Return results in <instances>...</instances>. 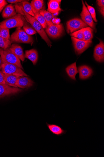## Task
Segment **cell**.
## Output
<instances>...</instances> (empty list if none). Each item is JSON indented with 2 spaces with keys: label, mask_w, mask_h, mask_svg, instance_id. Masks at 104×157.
I'll list each match as a JSON object with an SVG mask.
<instances>
[{
  "label": "cell",
  "mask_w": 104,
  "mask_h": 157,
  "mask_svg": "<svg viewBox=\"0 0 104 157\" xmlns=\"http://www.w3.org/2000/svg\"><path fill=\"white\" fill-rule=\"evenodd\" d=\"M8 4L5 0H0V12H1L4 8Z\"/></svg>",
  "instance_id": "4dcf8cb0"
},
{
  "label": "cell",
  "mask_w": 104,
  "mask_h": 157,
  "mask_svg": "<svg viewBox=\"0 0 104 157\" xmlns=\"http://www.w3.org/2000/svg\"><path fill=\"white\" fill-rule=\"evenodd\" d=\"M34 82L27 77H20L17 80L16 85L17 87L26 88L30 87L33 86Z\"/></svg>",
  "instance_id": "5bb4252c"
},
{
  "label": "cell",
  "mask_w": 104,
  "mask_h": 157,
  "mask_svg": "<svg viewBox=\"0 0 104 157\" xmlns=\"http://www.w3.org/2000/svg\"><path fill=\"white\" fill-rule=\"evenodd\" d=\"M21 10L20 13L25 16L27 21L30 24L35 30L37 32L43 39L47 43L48 45L50 47L52 46V42L49 39L46 33L44 30L40 23L34 17L30 15L24 10L22 6H20Z\"/></svg>",
  "instance_id": "6da1fadb"
},
{
  "label": "cell",
  "mask_w": 104,
  "mask_h": 157,
  "mask_svg": "<svg viewBox=\"0 0 104 157\" xmlns=\"http://www.w3.org/2000/svg\"><path fill=\"white\" fill-rule=\"evenodd\" d=\"M60 19H55L54 24L59 25L60 22Z\"/></svg>",
  "instance_id": "e575fe53"
},
{
  "label": "cell",
  "mask_w": 104,
  "mask_h": 157,
  "mask_svg": "<svg viewBox=\"0 0 104 157\" xmlns=\"http://www.w3.org/2000/svg\"><path fill=\"white\" fill-rule=\"evenodd\" d=\"M21 91L18 88L11 87L6 84H0V98L17 93Z\"/></svg>",
  "instance_id": "30bf717a"
},
{
  "label": "cell",
  "mask_w": 104,
  "mask_h": 157,
  "mask_svg": "<svg viewBox=\"0 0 104 157\" xmlns=\"http://www.w3.org/2000/svg\"><path fill=\"white\" fill-rule=\"evenodd\" d=\"M84 35V40L92 41L93 37V31L92 28L87 27L82 29Z\"/></svg>",
  "instance_id": "cb8c5ba5"
},
{
  "label": "cell",
  "mask_w": 104,
  "mask_h": 157,
  "mask_svg": "<svg viewBox=\"0 0 104 157\" xmlns=\"http://www.w3.org/2000/svg\"><path fill=\"white\" fill-rule=\"evenodd\" d=\"M2 71L4 74L12 75L20 77L27 76L22 69L16 65L2 63Z\"/></svg>",
  "instance_id": "5b68a950"
},
{
  "label": "cell",
  "mask_w": 104,
  "mask_h": 157,
  "mask_svg": "<svg viewBox=\"0 0 104 157\" xmlns=\"http://www.w3.org/2000/svg\"><path fill=\"white\" fill-rule=\"evenodd\" d=\"M34 14L39 13L43 9L44 2L42 0H33L30 3Z\"/></svg>",
  "instance_id": "44dd1931"
},
{
  "label": "cell",
  "mask_w": 104,
  "mask_h": 157,
  "mask_svg": "<svg viewBox=\"0 0 104 157\" xmlns=\"http://www.w3.org/2000/svg\"><path fill=\"white\" fill-rule=\"evenodd\" d=\"M97 1L98 6L100 8H104V0H98Z\"/></svg>",
  "instance_id": "d6a6232c"
},
{
  "label": "cell",
  "mask_w": 104,
  "mask_h": 157,
  "mask_svg": "<svg viewBox=\"0 0 104 157\" xmlns=\"http://www.w3.org/2000/svg\"><path fill=\"white\" fill-rule=\"evenodd\" d=\"M70 35L72 37L78 39L84 40V35L82 29H81L72 33L70 34Z\"/></svg>",
  "instance_id": "83f0119b"
},
{
  "label": "cell",
  "mask_w": 104,
  "mask_h": 157,
  "mask_svg": "<svg viewBox=\"0 0 104 157\" xmlns=\"http://www.w3.org/2000/svg\"><path fill=\"white\" fill-rule=\"evenodd\" d=\"M11 44V42L9 39L0 36V47L4 50L8 48Z\"/></svg>",
  "instance_id": "484cf974"
},
{
  "label": "cell",
  "mask_w": 104,
  "mask_h": 157,
  "mask_svg": "<svg viewBox=\"0 0 104 157\" xmlns=\"http://www.w3.org/2000/svg\"><path fill=\"white\" fill-rule=\"evenodd\" d=\"M0 55L2 63L15 65L23 69L20 60L10 48L5 50L2 48L0 49Z\"/></svg>",
  "instance_id": "7a4b0ae2"
},
{
  "label": "cell",
  "mask_w": 104,
  "mask_h": 157,
  "mask_svg": "<svg viewBox=\"0 0 104 157\" xmlns=\"http://www.w3.org/2000/svg\"><path fill=\"white\" fill-rule=\"evenodd\" d=\"M16 15L15 9L12 4H9L6 6L2 13V17L6 18H11Z\"/></svg>",
  "instance_id": "d6986e66"
},
{
  "label": "cell",
  "mask_w": 104,
  "mask_h": 157,
  "mask_svg": "<svg viewBox=\"0 0 104 157\" xmlns=\"http://www.w3.org/2000/svg\"><path fill=\"white\" fill-rule=\"evenodd\" d=\"M78 69L79 74V78L81 79H87L93 75L92 69L88 66H81L79 67Z\"/></svg>",
  "instance_id": "7c38bea8"
},
{
  "label": "cell",
  "mask_w": 104,
  "mask_h": 157,
  "mask_svg": "<svg viewBox=\"0 0 104 157\" xmlns=\"http://www.w3.org/2000/svg\"><path fill=\"white\" fill-rule=\"evenodd\" d=\"M100 40L99 43L95 48L94 56L96 61L102 63L104 60V44L102 41Z\"/></svg>",
  "instance_id": "8fae6325"
},
{
  "label": "cell",
  "mask_w": 104,
  "mask_h": 157,
  "mask_svg": "<svg viewBox=\"0 0 104 157\" xmlns=\"http://www.w3.org/2000/svg\"><path fill=\"white\" fill-rule=\"evenodd\" d=\"M21 14H17L12 17L0 22V28L9 29L13 28L20 27L23 25Z\"/></svg>",
  "instance_id": "277c9868"
},
{
  "label": "cell",
  "mask_w": 104,
  "mask_h": 157,
  "mask_svg": "<svg viewBox=\"0 0 104 157\" xmlns=\"http://www.w3.org/2000/svg\"><path fill=\"white\" fill-rule=\"evenodd\" d=\"M24 56L25 58L30 60L34 65L36 64L38 58V53L36 50L32 49L26 51Z\"/></svg>",
  "instance_id": "2e32d148"
},
{
  "label": "cell",
  "mask_w": 104,
  "mask_h": 157,
  "mask_svg": "<svg viewBox=\"0 0 104 157\" xmlns=\"http://www.w3.org/2000/svg\"><path fill=\"white\" fill-rule=\"evenodd\" d=\"M12 51L15 54L18 58L22 61L25 60V56L22 48L17 45L13 44L10 48Z\"/></svg>",
  "instance_id": "ac0fdd59"
},
{
  "label": "cell",
  "mask_w": 104,
  "mask_h": 157,
  "mask_svg": "<svg viewBox=\"0 0 104 157\" xmlns=\"http://www.w3.org/2000/svg\"><path fill=\"white\" fill-rule=\"evenodd\" d=\"M10 40L11 42H16L21 43L33 44V37L28 35L21 27H18L16 31L10 36Z\"/></svg>",
  "instance_id": "3957f363"
},
{
  "label": "cell",
  "mask_w": 104,
  "mask_h": 157,
  "mask_svg": "<svg viewBox=\"0 0 104 157\" xmlns=\"http://www.w3.org/2000/svg\"><path fill=\"white\" fill-rule=\"evenodd\" d=\"M67 33H72L88 27V25L79 18H74L68 21L66 23Z\"/></svg>",
  "instance_id": "52a82bcc"
},
{
  "label": "cell",
  "mask_w": 104,
  "mask_h": 157,
  "mask_svg": "<svg viewBox=\"0 0 104 157\" xmlns=\"http://www.w3.org/2000/svg\"><path fill=\"white\" fill-rule=\"evenodd\" d=\"M2 60L1 58V55H0V71H1V70L2 69Z\"/></svg>",
  "instance_id": "8d00e7d4"
},
{
  "label": "cell",
  "mask_w": 104,
  "mask_h": 157,
  "mask_svg": "<svg viewBox=\"0 0 104 157\" xmlns=\"http://www.w3.org/2000/svg\"><path fill=\"white\" fill-rule=\"evenodd\" d=\"M39 13L46 20L48 26L54 24L52 22V20L54 18L55 16L53 14L44 10H42L40 11Z\"/></svg>",
  "instance_id": "7402d4cb"
},
{
  "label": "cell",
  "mask_w": 104,
  "mask_h": 157,
  "mask_svg": "<svg viewBox=\"0 0 104 157\" xmlns=\"http://www.w3.org/2000/svg\"><path fill=\"white\" fill-rule=\"evenodd\" d=\"M26 1H22V0H8L7 1L11 4L15 3L17 2H22Z\"/></svg>",
  "instance_id": "836d02e7"
},
{
  "label": "cell",
  "mask_w": 104,
  "mask_h": 157,
  "mask_svg": "<svg viewBox=\"0 0 104 157\" xmlns=\"http://www.w3.org/2000/svg\"><path fill=\"white\" fill-rule=\"evenodd\" d=\"M66 70L68 76L72 80H76V76L78 71L77 66L76 62L74 63L67 67Z\"/></svg>",
  "instance_id": "e0dca14e"
},
{
  "label": "cell",
  "mask_w": 104,
  "mask_h": 157,
  "mask_svg": "<svg viewBox=\"0 0 104 157\" xmlns=\"http://www.w3.org/2000/svg\"><path fill=\"white\" fill-rule=\"evenodd\" d=\"M22 6L25 11L30 15L34 17V14L33 12L30 4L25 1L22 2Z\"/></svg>",
  "instance_id": "d4e9b609"
},
{
  "label": "cell",
  "mask_w": 104,
  "mask_h": 157,
  "mask_svg": "<svg viewBox=\"0 0 104 157\" xmlns=\"http://www.w3.org/2000/svg\"><path fill=\"white\" fill-rule=\"evenodd\" d=\"M82 3L83 9L80 15L82 21L88 25L95 30V23L94 22L91 14L89 13L83 1H82Z\"/></svg>",
  "instance_id": "9c48e42d"
},
{
  "label": "cell",
  "mask_w": 104,
  "mask_h": 157,
  "mask_svg": "<svg viewBox=\"0 0 104 157\" xmlns=\"http://www.w3.org/2000/svg\"><path fill=\"white\" fill-rule=\"evenodd\" d=\"M85 3L87 6V8L89 13L91 14L93 19L94 21L95 22H97L98 21L97 20L96 18V14L95 9L93 7L90 6H89L86 2H85Z\"/></svg>",
  "instance_id": "f1b7e54d"
},
{
  "label": "cell",
  "mask_w": 104,
  "mask_h": 157,
  "mask_svg": "<svg viewBox=\"0 0 104 157\" xmlns=\"http://www.w3.org/2000/svg\"><path fill=\"white\" fill-rule=\"evenodd\" d=\"M20 77L12 75L5 74V80L6 84L11 87L18 88L16 85L17 80Z\"/></svg>",
  "instance_id": "ffe728a7"
},
{
  "label": "cell",
  "mask_w": 104,
  "mask_h": 157,
  "mask_svg": "<svg viewBox=\"0 0 104 157\" xmlns=\"http://www.w3.org/2000/svg\"><path fill=\"white\" fill-rule=\"evenodd\" d=\"M22 17L23 23V29L26 33L29 35H33L36 34L37 32L33 27L27 23L23 16Z\"/></svg>",
  "instance_id": "603a6c76"
},
{
  "label": "cell",
  "mask_w": 104,
  "mask_h": 157,
  "mask_svg": "<svg viewBox=\"0 0 104 157\" xmlns=\"http://www.w3.org/2000/svg\"><path fill=\"white\" fill-rule=\"evenodd\" d=\"M34 18L41 24L43 29H46L48 27L47 23L44 17L39 13L34 14Z\"/></svg>",
  "instance_id": "4316f807"
},
{
  "label": "cell",
  "mask_w": 104,
  "mask_h": 157,
  "mask_svg": "<svg viewBox=\"0 0 104 157\" xmlns=\"http://www.w3.org/2000/svg\"><path fill=\"white\" fill-rule=\"evenodd\" d=\"M49 131L54 135L57 136H62L66 134L67 131L64 130L60 126L54 124H49L46 123Z\"/></svg>",
  "instance_id": "9a60e30c"
},
{
  "label": "cell",
  "mask_w": 104,
  "mask_h": 157,
  "mask_svg": "<svg viewBox=\"0 0 104 157\" xmlns=\"http://www.w3.org/2000/svg\"><path fill=\"white\" fill-rule=\"evenodd\" d=\"M100 12L103 17L104 16V8H100Z\"/></svg>",
  "instance_id": "d590c367"
},
{
  "label": "cell",
  "mask_w": 104,
  "mask_h": 157,
  "mask_svg": "<svg viewBox=\"0 0 104 157\" xmlns=\"http://www.w3.org/2000/svg\"><path fill=\"white\" fill-rule=\"evenodd\" d=\"M64 31V27L62 24L56 25L53 24L48 26L46 29L45 32L50 37L56 38L60 37Z\"/></svg>",
  "instance_id": "ba28073f"
},
{
  "label": "cell",
  "mask_w": 104,
  "mask_h": 157,
  "mask_svg": "<svg viewBox=\"0 0 104 157\" xmlns=\"http://www.w3.org/2000/svg\"><path fill=\"white\" fill-rule=\"evenodd\" d=\"M62 1L61 0H51L48 4L47 11L52 14H57V15L62 11L60 5Z\"/></svg>",
  "instance_id": "4fadbf2b"
},
{
  "label": "cell",
  "mask_w": 104,
  "mask_h": 157,
  "mask_svg": "<svg viewBox=\"0 0 104 157\" xmlns=\"http://www.w3.org/2000/svg\"><path fill=\"white\" fill-rule=\"evenodd\" d=\"M4 75L2 71H0V84H6L5 80Z\"/></svg>",
  "instance_id": "1f68e13d"
},
{
  "label": "cell",
  "mask_w": 104,
  "mask_h": 157,
  "mask_svg": "<svg viewBox=\"0 0 104 157\" xmlns=\"http://www.w3.org/2000/svg\"><path fill=\"white\" fill-rule=\"evenodd\" d=\"M0 36L8 39L10 40V36L9 30L0 28Z\"/></svg>",
  "instance_id": "f546056e"
},
{
  "label": "cell",
  "mask_w": 104,
  "mask_h": 157,
  "mask_svg": "<svg viewBox=\"0 0 104 157\" xmlns=\"http://www.w3.org/2000/svg\"><path fill=\"white\" fill-rule=\"evenodd\" d=\"M71 39L75 52L77 55L83 53L92 43V41H86L78 39L73 37Z\"/></svg>",
  "instance_id": "8992f818"
}]
</instances>
